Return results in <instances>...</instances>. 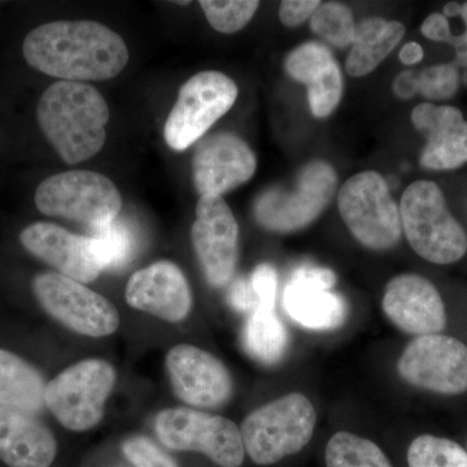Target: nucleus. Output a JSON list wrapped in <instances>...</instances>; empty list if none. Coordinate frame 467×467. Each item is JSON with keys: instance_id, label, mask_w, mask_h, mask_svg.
I'll return each instance as SVG.
<instances>
[{"instance_id": "obj_34", "label": "nucleus", "mask_w": 467, "mask_h": 467, "mask_svg": "<svg viewBox=\"0 0 467 467\" xmlns=\"http://www.w3.org/2000/svg\"><path fill=\"white\" fill-rule=\"evenodd\" d=\"M319 5L318 0H285L279 7V20L288 27L300 26L313 16Z\"/></svg>"}, {"instance_id": "obj_1", "label": "nucleus", "mask_w": 467, "mask_h": 467, "mask_svg": "<svg viewBox=\"0 0 467 467\" xmlns=\"http://www.w3.org/2000/svg\"><path fill=\"white\" fill-rule=\"evenodd\" d=\"M26 63L61 81H104L125 69L129 50L119 34L95 21H55L27 34Z\"/></svg>"}, {"instance_id": "obj_35", "label": "nucleus", "mask_w": 467, "mask_h": 467, "mask_svg": "<svg viewBox=\"0 0 467 467\" xmlns=\"http://www.w3.org/2000/svg\"><path fill=\"white\" fill-rule=\"evenodd\" d=\"M227 301L233 309L242 313H254L259 306L250 279L245 278H239L234 282L227 294Z\"/></svg>"}, {"instance_id": "obj_29", "label": "nucleus", "mask_w": 467, "mask_h": 467, "mask_svg": "<svg viewBox=\"0 0 467 467\" xmlns=\"http://www.w3.org/2000/svg\"><path fill=\"white\" fill-rule=\"evenodd\" d=\"M310 29L335 47L346 48L355 38V17L342 3H321L310 17Z\"/></svg>"}, {"instance_id": "obj_8", "label": "nucleus", "mask_w": 467, "mask_h": 467, "mask_svg": "<svg viewBox=\"0 0 467 467\" xmlns=\"http://www.w3.org/2000/svg\"><path fill=\"white\" fill-rule=\"evenodd\" d=\"M115 382L116 370L109 362L84 359L47 383L46 407L70 431H88L103 418Z\"/></svg>"}, {"instance_id": "obj_40", "label": "nucleus", "mask_w": 467, "mask_h": 467, "mask_svg": "<svg viewBox=\"0 0 467 467\" xmlns=\"http://www.w3.org/2000/svg\"><path fill=\"white\" fill-rule=\"evenodd\" d=\"M461 11H462V3L450 2L442 8V15L447 18L457 17L461 16Z\"/></svg>"}, {"instance_id": "obj_13", "label": "nucleus", "mask_w": 467, "mask_h": 467, "mask_svg": "<svg viewBox=\"0 0 467 467\" xmlns=\"http://www.w3.org/2000/svg\"><path fill=\"white\" fill-rule=\"evenodd\" d=\"M192 241L209 285L229 284L238 263L239 226L223 196L199 199Z\"/></svg>"}, {"instance_id": "obj_10", "label": "nucleus", "mask_w": 467, "mask_h": 467, "mask_svg": "<svg viewBox=\"0 0 467 467\" xmlns=\"http://www.w3.org/2000/svg\"><path fill=\"white\" fill-rule=\"evenodd\" d=\"M155 430L169 450L199 451L220 467H241L244 461L241 430L225 417L187 408L165 409L156 417Z\"/></svg>"}, {"instance_id": "obj_6", "label": "nucleus", "mask_w": 467, "mask_h": 467, "mask_svg": "<svg viewBox=\"0 0 467 467\" xmlns=\"http://www.w3.org/2000/svg\"><path fill=\"white\" fill-rule=\"evenodd\" d=\"M337 207L349 232L365 247L384 251L400 242V207L378 171H361L347 180L337 195Z\"/></svg>"}, {"instance_id": "obj_4", "label": "nucleus", "mask_w": 467, "mask_h": 467, "mask_svg": "<svg viewBox=\"0 0 467 467\" xmlns=\"http://www.w3.org/2000/svg\"><path fill=\"white\" fill-rule=\"evenodd\" d=\"M317 413L308 398L290 393L264 405L242 423L245 453L261 466L275 465L299 453L312 439Z\"/></svg>"}, {"instance_id": "obj_5", "label": "nucleus", "mask_w": 467, "mask_h": 467, "mask_svg": "<svg viewBox=\"0 0 467 467\" xmlns=\"http://www.w3.org/2000/svg\"><path fill=\"white\" fill-rule=\"evenodd\" d=\"M36 208L50 217L91 226L107 225L119 216L121 193L106 175L90 171H64L46 178L34 196Z\"/></svg>"}, {"instance_id": "obj_27", "label": "nucleus", "mask_w": 467, "mask_h": 467, "mask_svg": "<svg viewBox=\"0 0 467 467\" xmlns=\"http://www.w3.org/2000/svg\"><path fill=\"white\" fill-rule=\"evenodd\" d=\"M92 230L94 234L88 238L101 270L121 269L133 259L134 234L130 227L119 218L107 225Z\"/></svg>"}, {"instance_id": "obj_26", "label": "nucleus", "mask_w": 467, "mask_h": 467, "mask_svg": "<svg viewBox=\"0 0 467 467\" xmlns=\"http://www.w3.org/2000/svg\"><path fill=\"white\" fill-rule=\"evenodd\" d=\"M325 460L327 467H392L376 442L347 431L331 436Z\"/></svg>"}, {"instance_id": "obj_31", "label": "nucleus", "mask_w": 467, "mask_h": 467, "mask_svg": "<svg viewBox=\"0 0 467 467\" xmlns=\"http://www.w3.org/2000/svg\"><path fill=\"white\" fill-rule=\"evenodd\" d=\"M418 78V92L425 99L442 101L451 99L459 92L460 67L454 63L436 64L423 69Z\"/></svg>"}, {"instance_id": "obj_28", "label": "nucleus", "mask_w": 467, "mask_h": 467, "mask_svg": "<svg viewBox=\"0 0 467 467\" xmlns=\"http://www.w3.org/2000/svg\"><path fill=\"white\" fill-rule=\"evenodd\" d=\"M409 467H467V451L451 439L420 435L408 450Z\"/></svg>"}, {"instance_id": "obj_24", "label": "nucleus", "mask_w": 467, "mask_h": 467, "mask_svg": "<svg viewBox=\"0 0 467 467\" xmlns=\"http://www.w3.org/2000/svg\"><path fill=\"white\" fill-rule=\"evenodd\" d=\"M405 36V26L399 21L368 17L356 26L352 48L346 61L347 73L364 77L391 54Z\"/></svg>"}, {"instance_id": "obj_14", "label": "nucleus", "mask_w": 467, "mask_h": 467, "mask_svg": "<svg viewBox=\"0 0 467 467\" xmlns=\"http://www.w3.org/2000/svg\"><path fill=\"white\" fill-rule=\"evenodd\" d=\"M165 364L175 395L186 404L214 409L223 407L232 398L229 370L207 350L180 344L169 350Z\"/></svg>"}, {"instance_id": "obj_30", "label": "nucleus", "mask_w": 467, "mask_h": 467, "mask_svg": "<svg viewBox=\"0 0 467 467\" xmlns=\"http://www.w3.org/2000/svg\"><path fill=\"white\" fill-rule=\"evenodd\" d=\"M208 23L223 34L239 32L259 9L256 0H202L199 2Z\"/></svg>"}, {"instance_id": "obj_36", "label": "nucleus", "mask_w": 467, "mask_h": 467, "mask_svg": "<svg viewBox=\"0 0 467 467\" xmlns=\"http://www.w3.org/2000/svg\"><path fill=\"white\" fill-rule=\"evenodd\" d=\"M420 32L427 39L432 42L448 43L453 41L454 34H451L450 21L442 14L435 12L429 15L420 26Z\"/></svg>"}, {"instance_id": "obj_11", "label": "nucleus", "mask_w": 467, "mask_h": 467, "mask_svg": "<svg viewBox=\"0 0 467 467\" xmlns=\"http://www.w3.org/2000/svg\"><path fill=\"white\" fill-rule=\"evenodd\" d=\"M33 292L47 315L76 333L103 337L119 328V312L109 299L60 273L36 275Z\"/></svg>"}, {"instance_id": "obj_7", "label": "nucleus", "mask_w": 467, "mask_h": 467, "mask_svg": "<svg viewBox=\"0 0 467 467\" xmlns=\"http://www.w3.org/2000/svg\"><path fill=\"white\" fill-rule=\"evenodd\" d=\"M337 187L335 169L328 162L315 160L304 165L290 190L275 187L261 193L254 202V217L270 232H297L321 216Z\"/></svg>"}, {"instance_id": "obj_21", "label": "nucleus", "mask_w": 467, "mask_h": 467, "mask_svg": "<svg viewBox=\"0 0 467 467\" xmlns=\"http://www.w3.org/2000/svg\"><path fill=\"white\" fill-rule=\"evenodd\" d=\"M285 66L295 81L308 88L313 115L326 119L337 109L343 95V76L337 58L326 46L304 43L288 54Z\"/></svg>"}, {"instance_id": "obj_2", "label": "nucleus", "mask_w": 467, "mask_h": 467, "mask_svg": "<svg viewBox=\"0 0 467 467\" xmlns=\"http://www.w3.org/2000/svg\"><path fill=\"white\" fill-rule=\"evenodd\" d=\"M36 119L58 156L73 165L94 158L103 149L109 109L92 86L58 81L43 92Z\"/></svg>"}, {"instance_id": "obj_20", "label": "nucleus", "mask_w": 467, "mask_h": 467, "mask_svg": "<svg viewBox=\"0 0 467 467\" xmlns=\"http://www.w3.org/2000/svg\"><path fill=\"white\" fill-rule=\"evenodd\" d=\"M20 242L36 259L79 284H90L103 272L88 236L76 235L55 223H32L21 232Z\"/></svg>"}, {"instance_id": "obj_22", "label": "nucleus", "mask_w": 467, "mask_h": 467, "mask_svg": "<svg viewBox=\"0 0 467 467\" xmlns=\"http://www.w3.org/2000/svg\"><path fill=\"white\" fill-rule=\"evenodd\" d=\"M57 442L32 414L0 407V460L9 467H50Z\"/></svg>"}, {"instance_id": "obj_9", "label": "nucleus", "mask_w": 467, "mask_h": 467, "mask_svg": "<svg viewBox=\"0 0 467 467\" xmlns=\"http://www.w3.org/2000/svg\"><path fill=\"white\" fill-rule=\"evenodd\" d=\"M238 94L235 82L217 70L192 76L181 88L169 113L164 126L165 142L174 150L189 149L232 109Z\"/></svg>"}, {"instance_id": "obj_16", "label": "nucleus", "mask_w": 467, "mask_h": 467, "mask_svg": "<svg viewBox=\"0 0 467 467\" xmlns=\"http://www.w3.org/2000/svg\"><path fill=\"white\" fill-rule=\"evenodd\" d=\"M337 276L327 267L304 265L295 270L284 292L285 313L309 330H335L347 318L346 300L335 294Z\"/></svg>"}, {"instance_id": "obj_32", "label": "nucleus", "mask_w": 467, "mask_h": 467, "mask_svg": "<svg viewBox=\"0 0 467 467\" xmlns=\"http://www.w3.org/2000/svg\"><path fill=\"white\" fill-rule=\"evenodd\" d=\"M126 459L135 467H178L177 462L146 436H133L122 444Z\"/></svg>"}, {"instance_id": "obj_15", "label": "nucleus", "mask_w": 467, "mask_h": 467, "mask_svg": "<svg viewBox=\"0 0 467 467\" xmlns=\"http://www.w3.org/2000/svg\"><path fill=\"white\" fill-rule=\"evenodd\" d=\"M257 160L254 150L232 133L205 138L196 147L192 180L202 196H223L254 177Z\"/></svg>"}, {"instance_id": "obj_3", "label": "nucleus", "mask_w": 467, "mask_h": 467, "mask_svg": "<svg viewBox=\"0 0 467 467\" xmlns=\"http://www.w3.org/2000/svg\"><path fill=\"white\" fill-rule=\"evenodd\" d=\"M402 232L418 256L450 265L467 254V233L453 216L441 187L432 181L409 184L401 196Z\"/></svg>"}, {"instance_id": "obj_23", "label": "nucleus", "mask_w": 467, "mask_h": 467, "mask_svg": "<svg viewBox=\"0 0 467 467\" xmlns=\"http://www.w3.org/2000/svg\"><path fill=\"white\" fill-rule=\"evenodd\" d=\"M45 378L20 356L0 349V407L24 413H41L46 408Z\"/></svg>"}, {"instance_id": "obj_33", "label": "nucleus", "mask_w": 467, "mask_h": 467, "mask_svg": "<svg viewBox=\"0 0 467 467\" xmlns=\"http://www.w3.org/2000/svg\"><path fill=\"white\" fill-rule=\"evenodd\" d=\"M252 290L256 295L257 310H275L278 276L269 264L257 266L250 276ZM256 312V310H254Z\"/></svg>"}, {"instance_id": "obj_39", "label": "nucleus", "mask_w": 467, "mask_h": 467, "mask_svg": "<svg viewBox=\"0 0 467 467\" xmlns=\"http://www.w3.org/2000/svg\"><path fill=\"white\" fill-rule=\"evenodd\" d=\"M399 57H400L401 63L405 64V66H416L425 57V51H423L422 46L420 43L409 42L401 48Z\"/></svg>"}, {"instance_id": "obj_38", "label": "nucleus", "mask_w": 467, "mask_h": 467, "mask_svg": "<svg viewBox=\"0 0 467 467\" xmlns=\"http://www.w3.org/2000/svg\"><path fill=\"white\" fill-rule=\"evenodd\" d=\"M460 17L462 18L465 30L460 36H454L451 46H453L454 52H456L454 63L457 64V67L467 70V2L462 3V11H461Z\"/></svg>"}, {"instance_id": "obj_17", "label": "nucleus", "mask_w": 467, "mask_h": 467, "mask_svg": "<svg viewBox=\"0 0 467 467\" xmlns=\"http://www.w3.org/2000/svg\"><path fill=\"white\" fill-rule=\"evenodd\" d=\"M383 312L401 331L417 337L441 334L447 312L441 292L425 276L401 275L387 285Z\"/></svg>"}, {"instance_id": "obj_18", "label": "nucleus", "mask_w": 467, "mask_h": 467, "mask_svg": "<svg viewBox=\"0 0 467 467\" xmlns=\"http://www.w3.org/2000/svg\"><path fill=\"white\" fill-rule=\"evenodd\" d=\"M411 124L426 138L420 167L451 171L467 164V119L457 107L423 101L411 110Z\"/></svg>"}, {"instance_id": "obj_12", "label": "nucleus", "mask_w": 467, "mask_h": 467, "mask_svg": "<svg viewBox=\"0 0 467 467\" xmlns=\"http://www.w3.org/2000/svg\"><path fill=\"white\" fill-rule=\"evenodd\" d=\"M398 373L418 389L461 395L467 391V346L448 335L417 337L402 350Z\"/></svg>"}, {"instance_id": "obj_19", "label": "nucleus", "mask_w": 467, "mask_h": 467, "mask_svg": "<svg viewBox=\"0 0 467 467\" xmlns=\"http://www.w3.org/2000/svg\"><path fill=\"white\" fill-rule=\"evenodd\" d=\"M126 301L131 308L177 324L192 308V295L182 270L171 261H158L129 279Z\"/></svg>"}, {"instance_id": "obj_37", "label": "nucleus", "mask_w": 467, "mask_h": 467, "mask_svg": "<svg viewBox=\"0 0 467 467\" xmlns=\"http://www.w3.org/2000/svg\"><path fill=\"white\" fill-rule=\"evenodd\" d=\"M393 92L400 99H411L418 92V78L413 70H404L393 81Z\"/></svg>"}, {"instance_id": "obj_25", "label": "nucleus", "mask_w": 467, "mask_h": 467, "mask_svg": "<svg viewBox=\"0 0 467 467\" xmlns=\"http://www.w3.org/2000/svg\"><path fill=\"white\" fill-rule=\"evenodd\" d=\"M243 344L248 355L264 365H275L284 358L288 348V334L275 310H256L251 313Z\"/></svg>"}]
</instances>
